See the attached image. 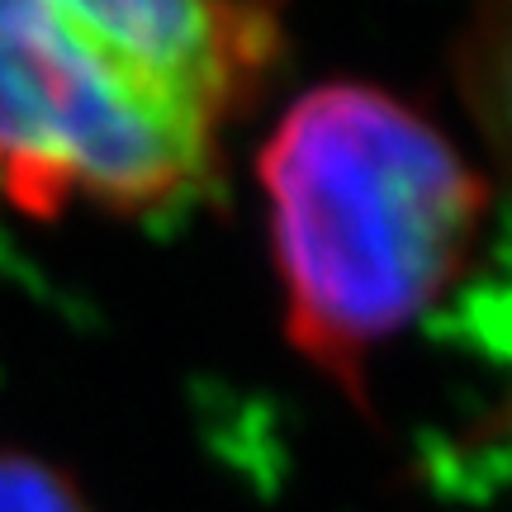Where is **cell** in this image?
I'll return each instance as SVG.
<instances>
[{
  "label": "cell",
  "mask_w": 512,
  "mask_h": 512,
  "mask_svg": "<svg viewBox=\"0 0 512 512\" xmlns=\"http://www.w3.org/2000/svg\"><path fill=\"white\" fill-rule=\"evenodd\" d=\"M280 38L285 0H0V209L185 195Z\"/></svg>",
  "instance_id": "6da1fadb"
},
{
  "label": "cell",
  "mask_w": 512,
  "mask_h": 512,
  "mask_svg": "<svg viewBox=\"0 0 512 512\" xmlns=\"http://www.w3.org/2000/svg\"><path fill=\"white\" fill-rule=\"evenodd\" d=\"M261 190L294 351L366 403V361L451 290L489 185L399 95L328 81L275 124Z\"/></svg>",
  "instance_id": "7a4b0ae2"
},
{
  "label": "cell",
  "mask_w": 512,
  "mask_h": 512,
  "mask_svg": "<svg viewBox=\"0 0 512 512\" xmlns=\"http://www.w3.org/2000/svg\"><path fill=\"white\" fill-rule=\"evenodd\" d=\"M465 105L498 162L512 171V0H475L456 43Z\"/></svg>",
  "instance_id": "3957f363"
},
{
  "label": "cell",
  "mask_w": 512,
  "mask_h": 512,
  "mask_svg": "<svg viewBox=\"0 0 512 512\" xmlns=\"http://www.w3.org/2000/svg\"><path fill=\"white\" fill-rule=\"evenodd\" d=\"M0 512H91L67 475L19 451H0Z\"/></svg>",
  "instance_id": "277c9868"
}]
</instances>
